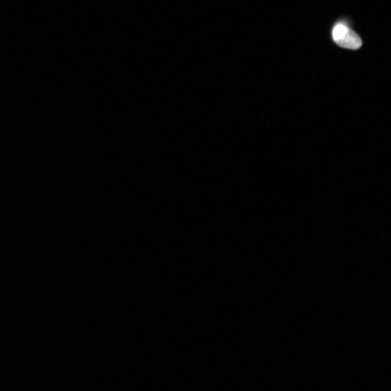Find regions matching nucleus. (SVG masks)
Here are the masks:
<instances>
[{"label":"nucleus","instance_id":"nucleus-1","mask_svg":"<svg viewBox=\"0 0 391 391\" xmlns=\"http://www.w3.org/2000/svg\"><path fill=\"white\" fill-rule=\"evenodd\" d=\"M335 43L345 49L356 50L363 44L362 39L351 28L342 24L335 26L333 31Z\"/></svg>","mask_w":391,"mask_h":391}]
</instances>
